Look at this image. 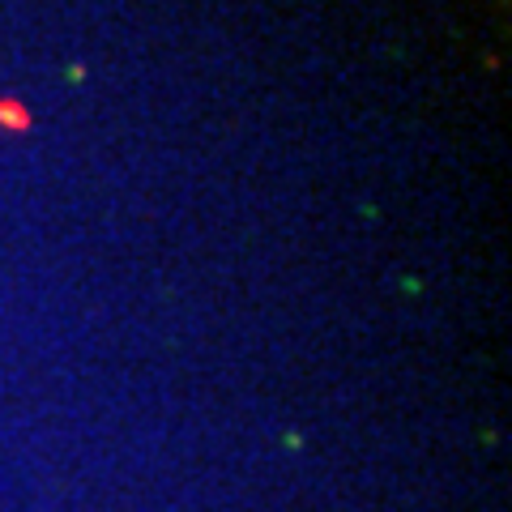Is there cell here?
Segmentation results:
<instances>
[{
    "label": "cell",
    "mask_w": 512,
    "mask_h": 512,
    "mask_svg": "<svg viewBox=\"0 0 512 512\" xmlns=\"http://www.w3.org/2000/svg\"><path fill=\"white\" fill-rule=\"evenodd\" d=\"M0 124L5 128H26V107L22 103H9V99H0Z\"/></svg>",
    "instance_id": "1"
}]
</instances>
